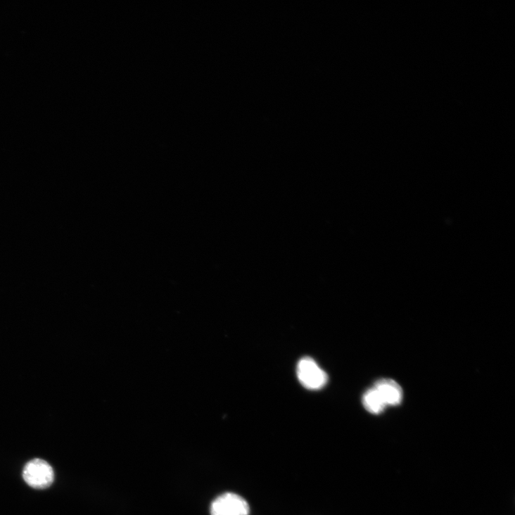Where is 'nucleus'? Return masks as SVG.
Returning a JSON list of instances; mask_svg holds the SVG:
<instances>
[{"instance_id": "obj_1", "label": "nucleus", "mask_w": 515, "mask_h": 515, "mask_svg": "<svg viewBox=\"0 0 515 515\" xmlns=\"http://www.w3.org/2000/svg\"><path fill=\"white\" fill-rule=\"evenodd\" d=\"M23 477L31 488L44 490L53 484L55 475L53 469L49 462L41 459H34L24 466Z\"/></svg>"}, {"instance_id": "obj_2", "label": "nucleus", "mask_w": 515, "mask_h": 515, "mask_svg": "<svg viewBox=\"0 0 515 515\" xmlns=\"http://www.w3.org/2000/svg\"><path fill=\"white\" fill-rule=\"evenodd\" d=\"M297 376L300 383L310 390L323 388L328 379L325 371L310 357H305L298 362Z\"/></svg>"}, {"instance_id": "obj_3", "label": "nucleus", "mask_w": 515, "mask_h": 515, "mask_svg": "<svg viewBox=\"0 0 515 515\" xmlns=\"http://www.w3.org/2000/svg\"><path fill=\"white\" fill-rule=\"evenodd\" d=\"M247 501L239 495L225 493L215 500L210 507L211 515H248Z\"/></svg>"}, {"instance_id": "obj_4", "label": "nucleus", "mask_w": 515, "mask_h": 515, "mask_svg": "<svg viewBox=\"0 0 515 515\" xmlns=\"http://www.w3.org/2000/svg\"><path fill=\"white\" fill-rule=\"evenodd\" d=\"M374 388L379 392L386 406H399L403 400L401 386L392 379L378 380Z\"/></svg>"}, {"instance_id": "obj_5", "label": "nucleus", "mask_w": 515, "mask_h": 515, "mask_svg": "<svg viewBox=\"0 0 515 515\" xmlns=\"http://www.w3.org/2000/svg\"><path fill=\"white\" fill-rule=\"evenodd\" d=\"M362 404L368 412L376 415L381 414L388 407L374 386L364 394Z\"/></svg>"}]
</instances>
